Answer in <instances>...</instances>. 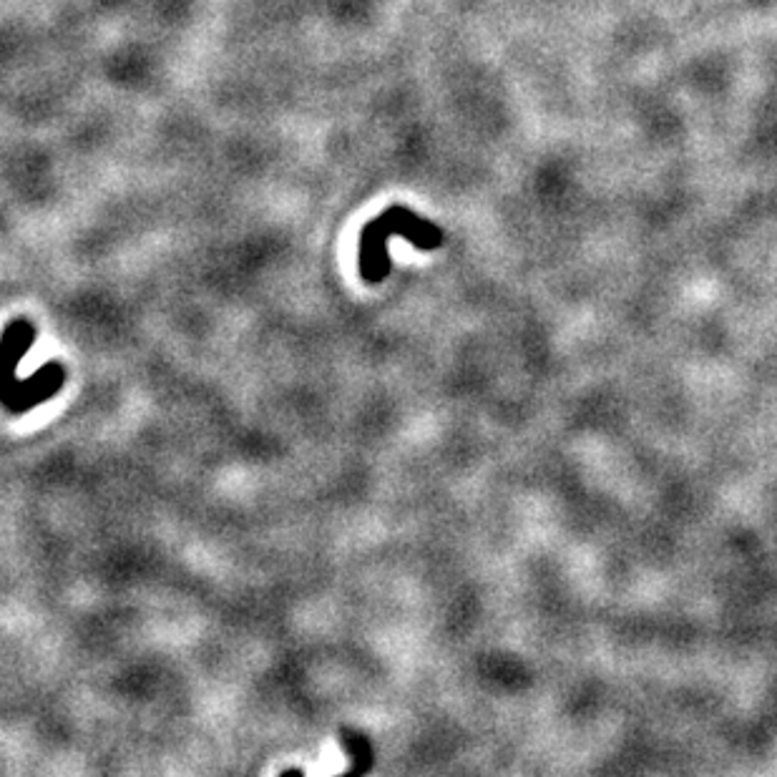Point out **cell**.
Masks as SVG:
<instances>
[{
  "mask_svg": "<svg viewBox=\"0 0 777 777\" xmlns=\"http://www.w3.org/2000/svg\"><path fill=\"white\" fill-rule=\"evenodd\" d=\"M393 235L411 239L413 245L421 249H435L443 245V232L431 225L429 219L415 217L413 212L405 207H391L385 215H381L363 229L361 269L367 282L385 279L387 269H391L385 257V242Z\"/></svg>",
  "mask_w": 777,
  "mask_h": 777,
  "instance_id": "1",
  "label": "cell"
}]
</instances>
